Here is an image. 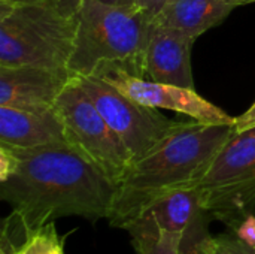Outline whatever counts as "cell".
<instances>
[{"instance_id":"8","label":"cell","mask_w":255,"mask_h":254,"mask_svg":"<svg viewBox=\"0 0 255 254\" xmlns=\"http://www.w3.org/2000/svg\"><path fill=\"white\" fill-rule=\"evenodd\" d=\"M93 73L114 85L131 100L148 108L175 111L191 120L208 124H233L236 118L202 97L193 88L131 75L118 64H102Z\"/></svg>"},{"instance_id":"3","label":"cell","mask_w":255,"mask_h":254,"mask_svg":"<svg viewBox=\"0 0 255 254\" xmlns=\"http://www.w3.org/2000/svg\"><path fill=\"white\" fill-rule=\"evenodd\" d=\"M81 0L0 1V66L67 69Z\"/></svg>"},{"instance_id":"2","label":"cell","mask_w":255,"mask_h":254,"mask_svg":"<svg viewBox=\"0 0 255 254\" xmlns=\"http://www.w3.org/2000/svg\"><path fill=\"white\" fill-rule=\"evenodd\" d=\"M235 133V123L181 121L149 153L133 162L118 181L109 225L126 231L160 198L191 187Z\"/></svg>"},{"instance_id":"6","label":"cell","mask_w":255,"mask_h":254,"mask_svg":"<svg viewBox=\"0 0 255 254\" xmlns=\"http://www.w3.org/2000/svg\"><path fill=\"white\" fill-rule=\"evenodd\" d=\"M55 108L64 123L69 145L118 184L133 157L75 75L60 94Z\"/></svg>"},{"instance_id":"5","label":"cell","mask_w":255,"mask_h":254,"mask_svg":"<svg viewBox=\"0 0 255 254\" xmlns=\"http://www.w3.org/2000/svg\"><path fill=\"white\" fill-rule=\"evenodd\" d=\"M191 187L229 229L255 217V127L235 133Z\"/></svg>"},{"instance_id":"7","label":"cell","mask_w":255,"mask_h":254,"mask_svg":"<svg viewBox=\"0 0 255 254\" xmlns=\"http://www.w3.org/2000/svg\"><path fill=\"white\" fill-rule=\"evenodd\" d=\"M76 78L106 123L126 145L133 162L149 153L181 123L164 117L158 109L131 100L94 73Z\"/></svg>"},{"instance_id":"1","label":"cell","mask_w":255,"mask_h":254,"mask_svg":"<svg viewBox=\"0 0 255 254\" xmlns=\"http://www.w3.org/2000/svg\"><path fill=\"white\" fill-rule=\"evenodd\" d=\"M10 150L15 166L0 181V199L12 207L28 231L70 216L93 223L108 220L117 184L72 145Z\"/></svg>"},{"instance_id":"10","label":"cell","mask_w":255,"mask_h":254,"mask_svg":"<svg viewBox=\"0 0 255 254\" xmlns=\"http://www.w3.org/2000/svg\"><path fill=\"white\" fill-rule=\"evenodd\" d=\"M72 78L73 73L67 69L0 66V105L27 109L55 108Z\"/></svg>"},{"instance_id":"13","label":"cell","mask_w":255,"mask_h":254,"mask_svg":"<svg viewBox=\"0 0 255 254\" xmlns=\"http://www.w3.org/2000/svg\"><path fill=\"white\" fill-rule=\"evenodd\" d=\"M238 6L227 0H166L154 22L179 30L193 39L220 25Z\"/></svg>"},{"instance_id":"14","label":"cell","mask_w":255,"mask_h":254,"mask_svg":"<svg viewBox=\"0 0 255 254\" xmlns=\"http://www.w3.org/2000/svg\"><path fill=\"white\" fill-rule=\"evenodd\" d=\"M136 254H182L181 238L158 225L146 216H140L127 229Z\"/></svg>"},{"instance_id":"21","label":"cell","mask_w":255,"mask_h":254,"mask_svg":"<svg viewBox=\"0 0 255 254\" xmlns=\"http://www.w3.org/2000/svg\"><path fill=\"white\" fill-rule=\"evenodd\" d=\"M227 1H230V3H233V4H236V6L247 4V0H227Z\"/></svg>"},{"instance_id":"15","label":"cell","mask_w":255,"mask_h":254,"mask_svg":"<svg viewBox=\"0 0 255 254\" xmlns=\"http://www.w3.org/2000/svg\"><path fill=\"white\" fill-rule=\"evenodd\" d=\"M6 254H64V238L60 237L54 222L31 231L30 235Z\"/></svg>"},{"instance_id":"11","label":"cell","mask_w":255,"mask_h":254,"mask_svg":"<svg viewBox=\"0 0 255 254\" xmlns=\"http://www.w3.org/2000/svg\"><path fill=\"white\" fill-rule=\"evenodd\" d=\"M196 39L152 22L145 52L146 78L194 90L191 48Z\"/></svg>"},{"instance_id":"4","label":"cell","mask_w":255,"mask_h":254,"mask_svg":"<svg viewBox=\"0 0 255 254\" xmlns=\"http://www.w3.org/2000/svg\"><path fill=\"white\" fill-rule=\"evenodd\" d=\"M152 22L154 18L137 3L121 6L81 0L69 70L81 76L102 64H118L131 75L146 78L145 52Z\"/></svg>"},{"instance_id":"22","label":"cell","mask_w":255,"mask_h":254,"mask_svg":"<svg viewBox=\"0 0 255 254\" xmlns=\"http://www.w3.org/2000/svg\"><path fill=\"white\" fill-rule=\"evenodd\" d=\"M250 3H255V0H247V4H250Z\"/></svg>"},{"instance_id":"16","label":"cell","mask_w":255,"mask_h":254,"mask_svg":"<svg viewBox=\"0 0 255 254\" xmlns=\"http://www.w3.org/2000/svg\"><path fill=\"white\" fill-rule=\"evenodd\" d=\"M202 254H255V247L248 246L233 234H224L220 237H212Z\"/></svg>"},{"instance_id":"20","label":"cell","mask_w":255,"mask_h":254,"mask_svg":"<svg viewBox=\"0 0 255 254\" xmlns=\"http://www.w3.org/2000/svg\"><path fill=\"white\" fill-rule=\"evenodd\" d=\"M99 1H103V3H108V4H121V6L136 4L137 3V0H99Z\"/></svg>"},{"instance_id":"17","label":"cell","mask_w":255,"mask_h":254,"mask_svg":"<svg viewBox=\"0 0 255 254\" xmlns=\"http://www.w3.org/2000/svg\"><path fill=\"white\" fill-rule=\"evenodd\" d=\"M233 235H236L239 240L247 243L248 246L255 247V217L248 216L245 217L239 225H236L233 229H230Z\"/></svg>"},{"instance_id":"12","label":"cell","mask_w":255,"mask_h":254,"mask_svg":"<svg viewBox=\"0 0 255 254\" xmlns=\"http://www.w3.org/2000/svg\"><path fill=\"white\" fill-rule=\"evenodd\" d=\"M0 142L18 148L69 144L57 108L27 109L0 105Z\"/></svg>"},{"instance_id":"18","label":"cell","mask_w":255,"mask_h":254,"mask_svg":"<svg viewBox=\"0 0 255 254\" xmlns=\"http://www.w3.org/2000/svg\"><path fill=\"white\" fill-rule=\"evenodd\" d=\"M255 127V102L239 117L235 118V130L236 133Z\"/></svg>"},{"instance_id":"9","label":"cell","mask_w":255,"mask_h":254,"mask_svg":"<svg viewBox=\"0 0 255 254\" xmlns=\"http://www.w3.org/2000/svg\"><path fill=\"white\" fill-rule=\"evenodd\" d=\"M142 216H146L160 228L176 234L182 243V254H202L212 240L209 223L215 219L194 187L167 193L146 208Z\"/></svg>"},{"instance_id":"19","label":"cell","mask_w":255,"mask_h":254,"mask_svg":"<svg viewBox=\"0 0 255 254\" xmlns=\"http://www.w3.org/2000/svg\"><path fill=\"white\" fill-rule=\"evenodd\" d=\"M164 3H166V0H137V4L142 6L152 18L160 12V9L163 7Z\"/></svg>"}]
</instances>
